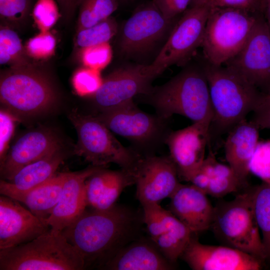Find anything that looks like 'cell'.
<instances>
[{
  "mask_svg": "<svg viewBox=\"0 0 270 270\" xmlns=\"http://www.w3.org/2000/svg\"><path fill=\"white\" fill-rule=\"evenodd\" d=\"M84 260L62 234L51 230L28 242L0 250V270H83Z\"/></svg>",
  "mask_w": 270,
  "mask_h": 270,
  "instance_id": "obj_4",
  "label": "cell"
},
{
  "mask_svg": "<svg viewBox=\"0 0 270 270\" xmlns=\"http://www.w3.org/2000/svg\"><path fill=\"white\" fill-rule=\"evenodd\" d=\"M249 171L270 184V139L258 142L250 162Z\"/></svg>",
  "mask_w": 270,
  "mask_h": 270,
  "instance_id": "obj_34",
  "label": "cell"
},
{
  "mask_svg": "<svg viewBox=\"0 0 270 270\" xmlns=\"http://www.w3.org/2000/svg\"><path fill=\"white\" fill-rule=\"evenodd\" d=\"M138 220L130 209L116 204L104 210L86 208L62 234L80 254L84 270H102L134 236Z\"/></svg>",
  "mask_w": 270,
  "mask_h": 270,
  "instance_id": "obj_1",
  "label": "cell"
},
{
  "mask_svg": "<svg viewBox=\"0 0 270 270\" xmlns=\"http://www.w3.org/2000/svg\"><path fill=\"white\" fill-rule=\"evenodd\" d=\"M259 12L264 17L270 30V0H259Z\"/></svg>",
  "mask_w": 270,
  "mask_h": 270,
  "instance_id": "obj_44",
  "label": "cell"
},
{
  "mask_svg": "<svg viewBox=\"0 0 270 270\" xmlns=\"http://www.w3.org/2000/svg\"><path fill=\"white\" fill-rule=\"evenodd\" d=\"M69 118L78 135L74 153L91 165L106 166L110 163L131 172L142 156L130 147L124 146L112 132L94 115H84L73 110Z\"/></svg>",
  "mask_w": 270,
  "mask_h": 270,
  "instance_id": "obj_9",
  "label": "cell"
},
{
  "mask_svg": "<svg viewBox=\"0 0 270 270\" xmlns=\"http://www.w3.org/2000/svg\"><path fill=\"white\" fill-rule=\"evenodd\" d=\"M208 6L210 8L238 9L254 14H260L258 0H210Z\"/></svg>",
  "mask_w": 270,
  "mask_h": 270,
  "instance_id": "obj_42",
  "label": "cell"
},
{
  "mask_svg": "<svg viewBox=\"0 0 270 270\" xmlns=\"http://www.w3.org/2000/svg\"><path fill=\"white\" fill-rule=\"evenodd\" d=\"M143 221L151 240H154L165 231L169 210L163 208L158 203L142 205Z\"/></svg>",
  "mask_w": 270,
  "mask_h": 270,
  "instance_id": "obj_32",
  "label": "cell"
},
{
  "mask_svg": "<svg viewBox=\"0 0 270 270\" xmlns=\"http://www.w3.org/2000/svg\"><path fill=\"white\" fill-rule=\"evenodd\" d=\"M58 7L54 0H38L32 16L40 32H47L56 24L60 17Z\"/></svg>",
  "mask_w": 270,
  "mask_h": 270,
  "instance_id": "obj_35",
  "label": "cell"
},
{
  "mask_svg": "<svg viewBox=\"0 0 270 270\" xmlns=\"http://www.w3.org/2000/svg\"><path fill=\"white\" fill-rule=\"evenodd\" d=\"M134 184V178L130 172L100 168L86 181L87 207L100 210L110 208L124 188Z\"/></svg>",
  "mask_w": 270,
  "mask_h": 270,
  "instance_id": "obj_22",
  "label": "cell"
},
{
  "mask_svg": "<svg viewBox=\"0 0 270 270\" xmlns=\"http://www.w3.org/2000/svg\"><path fill=\"white\" fill-rule=\"evenodd\" d=\"M244 186L228 165L216 160L212 175L206 192L207 194L214 198H220L236 192Z\"/></svg>",
  "mask_w": 270,
  "mask_h": 270,
  "instance_id": "obj_29",
  "label": "cell"
},
{
  "mask_svg": "<svg viewBox=\"0 0 270 270\" xmlns=\"http://www.w3.org/2000/svg\"><path fill=\"white\" fill-rule=\"evenodd\" d=\"M159 75L152 64L114 70L103 80L100 88L92 96L97 112L120 106L138 95L148 94L153 88L152 81Z\"/></svg>",
  "mask_w": 270,
  "mask_h": 270,
  "instance_id": "obj_11",
  "label": "cell"
},
{
  "mask_svg": "<svg viewBox=\"0 0 270 270\" xmlns=\"http://www.w3.org/2000/svg\"><path fill=\"white\" fill-rule=\"evenodd\" d=\"M118 32V24L111 16L88 28L78 30L76 43L81 49L108 42Z\"/></svg>",
  "mask_w": 270,
  "mask_h": 270,
  "instance_id": "obj_30",
  "label": "cell"
},
{
  "mask_svg": "<svg viewBox=\"0 0 270 270\" xmlns=\"http://www.w3.org/2000/svg\"><path fill=\"white\" fill-rule=\"evenodd\" d=\"M258 15L235 8H210L201 45L206 62L222 66L236 54Z\"/></svg>",
  "mask_w": 270,
  "mask_h": 270,
  "instance_id": "obj_8",
  "label": "cell"
},
{
  "mask_svg": "<svg viewBox=\"0 0 270 270\" xmlns=\"http://www.w3.org/2000/svg\"><path fill=\"white\" fill-rule=\"evenodd\" d=\"M192 0H153L152 2L168 19L172 20L184 12Z\"/></svg>",
  "mask_w": 270,
  "mask_h": 270,
  "instance_id": "obj_41",
  "label": "cell"
},
{
  "mask_svg": "<svg viewBox=\"0 0 270 270\" xmlns=\"http://www.w3.org/2000/svg\"><path fill=\"white\" fill-rule=\"evenodd\" d=\"M173 268L172 264L156 245L136 240L122 248L102 270H168Z\"/></svg>",
  "mask_w": 270,
  "mask_h": 270,
  "instance_id": "obj_24",
  "label": "cell"
},
{
  "mask_svg": "<svg viewBox=\"0 0 270 270\" xmlns=\"http://www.w3.org/2000/svg\"><path fill=\"white\" fill-rule=\"evenodd\" d=\"M207 194L192 184H180L170 198L169 210L194 233L210 228L214 207Z\"/></svg>",
  "mask_w": 270,
  "mask_h": 270,
  "instance_id": "obj_20",
  "label": "cell"
},
{
  "mask_svg": "<svg viewBox=\"0 0 270 270\" xmlns=\"http://www.w3.org/2000/svg\"><path fill=\"white\" fill-rule=\"evenodd\" d=\"M66 16H70L79 5L80 0H57Z\"/></svg>",
  "mask_w": 270,
  "mask_h": 270,
  "instance_id": "obj_43",
  "label": "cell"
},
{
  "mask_svg": "<svg viewBox=\"0 0 270 270\" xmlns=\"http://www.w3.org/2000/svg\"><path fill=\"white\" fill-rule=\"evenodd\" d=\"M194 234L169 210L165 231L152 242L167 260L173 264L180 258Z\"/></svg>",
  "mask_w": 270,
  "mask_h": 270,
  "instance_id": "obj_26",
  "label": "cell"
},
{
  "mask_svg": "<svg viewBox=\"0 0 270 270\" xmlns=\"http://www.w3.org/2000/svg\"><path fill=\"white\" fill-rule=\"evenodd\" d=\"M112 132L128 140L130 146L142 156L154 155L172 130L170 119L146 112L134 100L94 114Z\"/></svg>",
  "mask_w": 270,
  "mask_h": 270,
  "instance_id": "obj_5",
  "label": "cell"
},
{
  "mask_svg": "<svg viewBox=\"0 0 270 270\" xmlns=\"http://www.w3.org/2000/svg\"><path fill=\"white\" fill-rule=\"evenodd\" d=\"M180 258L194 270H258L262 261L228 246L200 243L192 237Z\"/></svg>",
  "mask_w": 270,
  "mask_h": 270,
  "instance_id": "obj_16",
  "label": "cell"
},
{
  "mask_svg": "<svg viewBox=\"0 0 270 270\" xmlns=\"http://www.w3.org/2000/svg\"><path fill=\"white\" fill-rule=\"evenodd\" d=\"M132 174L142 205L159 204L170 198L180 184L176 167L169 156H141Z\"/></svg>",
  "mask_w": 270,
  "mask_h": 270,
  "instance_id": "obj_13",
  "label": "cell"
},
{
  "mask_svg": "<svg viewBox=\"0 0 270 270\" xmlns=\"http://www.w3.org/2000/svg\"><path fill=\"white\" fill-rule=\"evenodd\" d=\"M100 72L87 67L77 70L72 79L76 92L80 96H93L103 82Z\"/></svg>",
  "mask_w": 270,
  "mask_h": 270,
  "instance_id": "obj_33",
  "label": "cell"
},
{
  "mask_svg": "<svg viewBox=\"0 0 270 270\" xmlns=\"http://www.w3.org/2000/svg\"><path fill=\"white\" fill-rule=\"evenodd\" d=\"M0 64L12 66L28 65L18 34L8 26L0 29Z\"/></svg>",
  "mask_w": 270,
  "mask_h": 270,
  "instance_id": "obj_31",
  "label": "cell"
},
{
  "mask_svg": "<svg viewBox=\"0 0 270 270\" xmlns=\"http://www.w3.org/2000/svg\"><path fill=\"white\" fill-rule=\"evenodd\" d=\"M210 8L195 6L185 10L152 63L160 74L169 66L184 65L201 46Z\"/></svg>",
  "mask_w": 270,
  "mask_h": 270,
  "instance_id": "obj_10",
  "label": "cell"
},
{
  "mask_svg": "<svg viewBox=\"0 0 270 270\" xmlns=\"http://www.w3.org/2000/svg\"><path fill=\"white\" fill-rule=\"evenodd\" d=\"M56 98L47 76L29 64L12 66L1 74L0 102L17 118L45 112L54 106Z\"/></svg>",
  "mask_w": 270,
  "mask_h": 270,
  "instance_id": "obj_6",
  "label": "cell"
},
{
  "mask_svg": "<svg viewBox=\"0 0 270 270\" xmlns=\"http://www.w3.org/2000/svg\"><path fill=\"white\" fill-rule=\"evenodd\" d=\"M203 68L208 81L213 118L209 131L228 133L246 118L258 106L262 95L256 86L224 66L206 62Z\"/></svg>",
  "mask_w": 270,
  "mask_h": 270,
  "instance_id": "obj_3",
  "label": "cell"
},
{
  "mask_svg": "<svg viewBox=\"0 0 270 270\" xmlns=\"http://www.w3.org/2000/svg\"><path fill=\"white\" fill-rule=\"evenodd\" d=\"M58 137L52 132L36 130L21 136L0 163L2 180H9L24 166L61 149Z\"/></svg>",
  "mask_w": 270,
  "mask_h": 270,
  "instance_id": "obj_18",
  "label": "cell"
},
{
  "mask_svg": "<svg viewBox=\"0 0 270 270\" xmlns=\"http://www.w3.org/2000/svg\"><path fill=\"white\" fill-rule=\"evenodd\" d=\"M64 158L65 155L60 149L27 164L9 180H0V194L10 197L26 192L44 183L56 174V170Z\"/></svg>",
  "mask_w": 270,
  "mask_h": 270,
  "instance_id": "obj_23",
  "label": "cell"
},
{
  "mask_svg": "<svg viewBox=\"0 0 270 270\" xmlns=\"http://www.w3.org/2000/svg\"><path fill=\"white\" fill-rule=\"evenodd\" d=\"M56 46V38L49 31L40 32L29 39L25 50L26 54L33 58L44 60L54 54Z\"/></svg>",
  "mask_w": 270,
  "mask_h": 270,
  "instance_id": "obj_37",
  "label": "cell"
},
{
  "mask_svg": "<svg viewBox=\"0 0 270 270\" xmlns=\"http://www.w3.org/2000/svg\"><path fill=\"white\" fill-rule=\"evenodd\" d=\"M251 190L254 212L261 232L266 259L270 260V184L262 182Z\"/></svg>",
  "mask_w": 270,
  "mask_h": 270,
  "instance_id": "obj_27",
  "label": "cell"
},
{
  "mask_svg": "<svg viewBox=\"0 0 270 270\" xmlns=\"http://www.w3.org/2000/svg\"><path fill=\"white\" fill-rule=\"evenodd\" d=\"M18 201L0 196V250L30 242L50 230Z\"/></svg>",
  "mask_w": 270,
  "mask_h": 270,
  "instance_id": "obj_17",
  "label": "cell"
},
{
  "mask_svg": "<svg viewBox=\"0 0 270 270\" xmlns=\"http://www.w3.org/2000/svg\"><path fill=\"white\" fill-rule=\"evenodd\" d=\"M210 0H192V6L208 5Z\"/></svg>",
  "mask_w": 270,
  "mask_h": 270,
  "instance_id": "obj_45",
  "label": "cell"
},
{
  "mask_svg": "<svg viewBox=\"0 0 270 270\" xmlns=\"http://www.w3.org/2000/svg\"><path fill=\"white\" fill-rule=\"evenodd\" d=\"M66 173H56L38 186L10 198L26 205L33 214L46 222L60 200Z\"/></svg>",
  "mask_w": 270,
  "mask_h": 270,
  "instance_id": "obj_25",
  "label": "cell"
},
{
  "mask_svg": "<svg viewBox=\"0 0 270 270\" xmlns=\"http://www.w3.org/2000/svg\"><path fill=\"white\" fill-rule=\"evenodd\" d=\"M259 128L245 118L228 132L224 145L228 166L244 186L246 184L250 162L259 140Z\"/></svg>",
  "mask_w": 270,
  "mask_h": 270,
  "instance_id": "obj_21",
  "label": "cell"
},
{
  "mask_svg": "<svg viewBox=\"0 0 270 270\" xmlns=\"http://www.w3.org/2000/svg\"><path fill=\"white\" fill-rule=\"evenodd\" d=\"M18 118L6 110L0 112V163L4 160Z\"/></svg>",
  "mask_w": 270,
  "mask_h": 270,
  "instance_id": "obj_39",
  "label": "cell"
},
{
  "mask_svg": "<svg viewBox=\"0 0 270 270\" xmlns=\"http://www.w3.org/2000/svg\"><path fill=\"white\" fill-rule=\"evenodd\" d=\"M112 58V50L108 42L84 48L80 52L81 61L85 67L100 71L110 64Z\"/></svg>",
  "mask_w": 270,
  "mask_h": 270,
  "instance_id": "obj_36",
  "label": "cell"
},
{
  "mask_svg": "<svg viewBox=\"0 0 270 270\" xmlns=\"http://www.w3.org/2000/svg\"><path fill=\"white\" fill-rule=\"evenodd\" d=\"M172 21L152 2L140 8L124 25L120 44L122 54L132 56L146 52L165 34Z\"/></svg>",
  "mask_w": 270,
  "mask_h": 270,
  "instance_id": "obj_15",
  "label": "cell"
},
{
  "mask_svg": "<svg viewBox=\"0 0 270 270\" xmlns=\"http://www.w3.org/2000/svg\"><path fill=\"white\" fill-rule=\"evenodd\" d=\"M159 116L170 119L174 114L184 116L193 123L210 125L213 112L209 88L203 68L185 69L164 84L153 87L144 95Z\"/></svg>",
  "mask_w": 270,
  "mask_h": 270,
  "instance_id": "obj_2",
  "label": "cell"
},
{
  "mask_svg": "<svg viewBox=\"0 0 270 270\" xmlns=\"http://www.w3.org/2000/svg\"><path fill=\"white\" fill-rule=\"evenodd\" d=\"M30 0H0V18L10 22H20L30 11Z\"/></svg>",
  "mask_w": 270,
  "mask_h": 270,
  "instance_id": "obj_38",
  "label": "cell"
},
{
  "mask_svg": "<svg viewBox=\"0 0 270 270\" xmlns=\"http://www.w3.org/2000/svg\"><path fill=\"white\" fill-rule=\"evenodd\" d=\"M210 126L194 122L185 128L171 132L166 144L169 156L175 165L178 178L190 182L205 158L209 144Z\"/></svg>",
  "mask_w": 270,
  "mask_h": 270,
  "instance_id": "obj_14",
  "label": "cell"
},
{
  "mask_svg": "<svg viewBox=\"0 0 270 270\" xmlns=\"http://www.w3.org/2000/svg\"><path fill=\"white\" fill-rule=\"evenodd\" d=\"M102 167L91 165L80 171L66 173L60 200L46 221L52 231L62 232L86 210V181Z\"/></svg>",
  "mask_w": 270,
  "mask_h": 270,
  "instance_id": "obj_19",
  "label": "cell"
},
{
  "mask_svg": "<svg viewBox=\"0 0 270 270\" xmlns=\"http://www.w3.org/2000/svg\"><path fill=\"white\" fill-rule=\"evenodd\" d=\"M250 120L259 130L270 129V90L262 92L261 99Z\"/></svg>",
  "mask_w": 270,
  "mask_h": 270,
  "instance_id": "obj_40",
  "label": "cell"
},
{
  "mask_svg": "<svg viewBox=\"0 0 270 270\" xmlns=\"http://www.w3.org/2000/svg\"><path fill=\"white\" fill-rule=\"evenodd\" d=\"M226 246L248 254L262 262L266 253L254 216L252 190L238 194L232 200L214 207L210 228Z\"/></svg>",
  "mask_w": 270,
  "mask_h": 270,
  "instance_id": "obj_7",
  "label": "cell"
},
{
  "mask_svg": "<svg viewBox=\"0 0 270 270\" xmlns=\"http://www.w3.org/2000/svg\"><path fill=\"white\" fill-rule=\"evenodd\" d=\"M224 65L262 92L270 90V30L262 14L258 15L242 49Z\"/></svg>",
  "mask_w": 270,
  "mask_h": 270,
  "instance_id": "obj_12",
  "label": "cell"
},
{
  "mask_svg": "<svg viewBox=\"0 0 270 270\" xmlns=\"http://www.w3.org/2000/svg\"><path fill=\"white\" fill-rule=\"evenodd\" d=\"M118 0H80L78 30L92 26L110 16Z\"/></svg>",
  "mask_w": 270,
  "mask_h": 270,
  "instance_id": "obj_28",
  "label": "cell"
}]
</instances>
